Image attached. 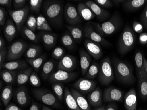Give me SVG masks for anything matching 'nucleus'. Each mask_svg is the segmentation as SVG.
Returning a JSON list of instances; mask_svg holds the SVG:
<instances>
[{
	"mask_svg": "<svg viewBox=\"0 0 147 110\" xmlns=\"http://www.w3.org/2000/svg\"><path fill=\"white\" fill-rule=\"evenodd\" d=\"M12 1L11 0H1L0 4L3 6L11 8L12 7Z\"/></svg>",
	"mask_w": 147,
	"mask_h": 110,
	"instance_id": "53",
	"label": "nucleus"
},
{
	"mask_svg": "<svg viewBox=\"0 0 147 110\" xmlns=\"http://www.w3.org/2000/svg\"><path fill=\"white\" fill-rule=\"evenodd\" d=\"M32 92L35 98L45 105L56 107H59V103L56 97L47 90L36 88L33 89Z\"/></svg>",
	"mask_w": 147,
	"mask_h": 110,
	"instance_id": "7",
	"label": "nucleus"
},
{
	"mask_svg": "<svg viewBox=\"0 0 147 110\" xmlns=\"http://www.w3.org/2000/svg\"><path fill=\"white\" fill-rule=\"evenodd\" d=\"M71 91L81 110H91L89 102L82 93L75 88H71Z\"/></svg>",
	"mask_w": 147,
	"mask_h": 110,
	"instance_id": "21",
	"label": "nucleus"
},
{
	"mask_svg": "<svg viewBox=\"0 0 147 110\" xmlns=\"http://www.w3.org/2000/svg\"><path fill=\"white\" fill-rule=\"evenodd\" d=\"M100 69V64L96 62H93L85 74V78L90 80H94L99 74Z\"/></svg>",
	"mask_w": 147,
	"mask_h": 110,
	"instance_id": "34",
	"label": "nucleus"
},
{
	"mask_svg": "<svg viewBox=\"0 0 147 110\" xmlns=\"http://www.w3.org/2000/svg\"><path fill=\"white\" fill-rule=\"evenodd\" d=\"M28 67L26 61L24 60H17L11 61L8 62L4 63L1 66V69H6L8 70L15 71L18 69H24Z\"/></svg>",
	"mask_w": 147,
	"mask_h": 110,
	"instance_id": "25",
	"label": "nucleus"
},
{
	"mask_svg": "<svg viewBox=\"0 0 147 110\" xmlns=\"http://www.w3.org/2000/svg\"><path fill=\"white\" fill-rule=\"evenodd\" d=\"M97 82L86 78H80L72 85L74 88L82 94H86L94 90L96 88Z\"/></svg>",
	"mask_w": 147,
	"mask_h": 110,
	"instance_id": "9",
	"label": "nucleus"
},
{
	"mask_svg": "<svg viewBox=\"0 0 147 110\" xmlns=\"http://www.w3.org/2000/svg\"><path fill=\"white\" fill-rule=\"evenodd\" d=\"M144 71L147 74V60L144 57Z\"/></svg>",
	"mask_w": 147,
	"mask_h": 110,
	"instance_id": "58",
	"label": "nucleus"
},
{
	"mask_svg": "<svg viewBox=\"0 0 147 110\" xmlns=\"http://www.w3.org/2000/svg\"><path fill=\"white\" fill-rule=\"evenodd\" d=\"M102 91L99 87H97L87 96L89 104L94 107H99L102 105Z\"/></svg>",
	"mask_w": 147,
	"mask_h": 110,
	"instance_id": "20",
	"label": "nucleus"
},
{
	"mask_svg": "<svg viewBox=\"0 0 147 110\" xmlns=\"http://www.w3.org/2000/svg\"><path fill=\"white\" fill-rule=\"evenodd\" d=\"M105 110H117V106L115 103H111L105 107Z\"/></svg>",
	"mask_w": 147,
	"mask_h": 110,
	"instance_id": "55",
	"label": "nucleus"
},
{
	"mask_svg": "<svg viewBox=\"0 0 147 110\" xmlns=\"http://www.w3.org/2000/svg\"><path fill=\"white\" fill-rule=\"evenodd\" d=\"M125 1H122V0H116V1H112L114 2L115 3H116V4H120V3H123Z\"/></svg>",
	"mask_w": 147,
	"mask_h": 110,
	"instance_id": "60",
	"label": "nucleus"
},
{
	"mask_svg": "<svg viewBox=\"0 0 147 110\" xmlns=\"http://www.w3.org/2000/svg\"><path fill=\"white\" fill-rule=\"evenodd\" d=\"M13 94V88L10 85L5 86L2 89L1 95V99L5 107L9 103Z\"/></svg>",
	"mask_w": 147,
	"mask_h": 110,
	"instance_id": "32",
	"label": "nucleus"
},
{
	"mask_svg": "<svg viewBox=\"0 0 147 110\" xmlns=\"http://www.w3.org/2000/svg\"><path fill=\"white\" fill-rule=\"evenodd\" d=\"M63 97L66 105L69 110H81L78 105L76 99L72 94L71 90L68 88H65Z\"/></svg>",
	"mask_w": 147,
	"mask_h": 110,
	"instance_id": "27",
	"label": "nucleus"
},
{
	"mask_svg": "<svg viewBox=\"0 0 147 110\" xmlns=\"http://www.w3.org/2000/svg\"><path fill=\"white\" fill-rule=\"evenodd\" d=\"M64 16L65 20L70 26H75L82 22V18L75 6L67 3L64 9Z\"/></svg>",
	"mask_w": 147,
	"mask_h": 110,
	"instance_id": "11",
	"label": "nucleus"
},
{
	"mask_svg": "<svg viewBox=\"0 0 147 110\" xmlns=\"http://www.w3.org/2000/svg\"><path fill=\"white\" fill-rule=\"evenodd\" d=\"M61 41L62 44L69 49H72L75 47L74 39L71 35L67 33H65L62 36Z\"/></svg>",
	"mask_w": 147,
	"mask_h": 110,
	"instance_id": "41",
	"label": "nucleus"
},
{
	"mask_svg": "<svg viewBox=\"0 0 147 110\" xmlns=\"http://www.w3.org/2000/svg\"><path fill=\"white\" fill-rule=\"evenodd\" d=\"M42 2V0H30V8L31 12L38 14L41 10Z\"/></svg>",
	"mask_w": 147,
	"mask_h": 110,
	"instance_id": "42",
	"label": "nucleus"
},
{
	"mask_svg": "<svg viewBox=\"0 0 147 110\" xmlns=\"http://www.w3.org/2000/svg\"><path fill=\"white\" fill-rule=\"evenodd\" d=\"M147 2V0H126L123 2V5L126 10L133 11L141 8Z\"/></svg>",
	"mask_w": 147,
	"mask_h": 110,
	"instance_id": "29",
	"label": "nucleus"
},
{
	"mask_svg": "<svg viewBox=\"0 0 147 110\" xmlns=\"http://www.w3.org/2000/svg\"><path fill=\"white\" fill-rule=\"evenodd\" d=\"M140 95L144 100L147 98V77H143L138 79Z\"/></svg>",
	"mask_w": 147,
	"mask_h": 110,
	"instance_id": "37",
	"label": "nucleus"
},
{
	"mask_svg": "<svg viewBox=\"0 0 147 110\" xmlns=\"http://www.w3.org/2000/svg\"><path fill=\"white\" fill-rule=\"evenodd\" d=\"M37 30L40 31H52L51 26L48 22L47 20L42 15L40 14L37 17Z\"/></svg>",
	"mask_w": 147,
	"mask_h": 110,
	"instance_id": "33",
	"label": "nucleus"
},
{
	"mask_svg": "<svg viewBox=\"0 0 147 110\" xmlns=\"http://www.w3.org/2000/svg\"><path fill=\"white\" fill-rule=\"evenodd\" d=\"M114 73L119 82L127 85H131L135 82V79L133 69L127 63L118 59L112 60Z\"/></svg>",
	"mask_w": 147,
	"mask_h": 110,
	"instance_id": "2",
	"label": "nucleus"
},
{
	"mask_svg": "<svg viewBox=\"0 0 147 110\" xmlns=\"http://www.w3.org/2000/svg\"><path fill=\"white\" fill-rule=\"evenodd\" d=\"M42 52L41 46L36 45H32L26 50L25 56L27 59H33L41 56Z\"/></svg>",
	"mask_w": 147,
	"mask_h": 110,
	"instance_id": "31",
	"label": "nucleus"
},
{
	"mask_svg": "<svg viewBox=\"0 0 147 110\" xmlns=\"http://www.w3.org/2000/svg\"><path fill=\"white\" fill-rule=\"evenodd\" d=\"M77 11L81 18L85 21H90L95 17L92 11L85 3H79L78 5Z\"/></svg>",
	"mask_w": 147,
	"mask_h": 110,
	"instance_id": "24",
	"label": "nucleus"
},
{
	"mask_svg": "<svg viewBox=\"0 0 147 110\" xmlns=\"http://www.w3.org/2000/svg\"><path fill=\"white\" fill-rule=\"evenodd\" d=\"M45 59V56L43 55H41L36 58L33 59H27L26 61L36 72H38Z\"/></svg>",
	"mask_w": 147,
	"mask_h": 110,
	"instance_id": "39",
	"label": "nucleus"
},
{
	"mask_svg": "<svg viewBox=\"0 0 147 110\" xmlns=\"http://www.w3.org/2000/svg\"><path fill=\"white\" fill-rule=\"evenodd\" d=\"M66 28L70 31L71 35L76 40H81L83 37L82 30L78 26H66Z\"/></svg>",
	"mask_w": 147,
	"mask_h": 110,
	"instance_id": "36",
	"label": "nucleus"
},
{
	"mask_svg": "<svg viewBox=\"0 0 147 110\" xmlns=\"http://www.w3.org/2000/svg\"><path fill=\"white\" fill-rule=\"evenodd\" d=\"M30 8L28 5H26L23 9L13 10L8 9V12L16 25L17 30H21L24 24L26 22L28 16Z\"/></svg>",
	"mask_w": 147,
	"mask_h": 110,
	"instance_id": "6",
	"label": "nucleus"
},
{
	"mask_svg": "<svg viewBox=\"0 0 147 110\" xmlns=\"http://www.w3.org/2000/svg\"><path fill=\"white\" fill-rule=\"evenodd\" d=\"M42 110H53L51 109V108L49 107H48L45 106H43L42 109Z\"/></svg>",
	"mask_w": 147,
	"mask_h": 110,
	"instance_id": "61",
	"label": "nucleus"
},
{
	"mask_svg": "<svg viewBox=\"0 0 147 110\" xmlns=\"http://www.w3.org/2000/svg\"><path fill=\"white\" fill-rule=\"evenodd\" d=\"M44 45L48 48L53 47L57 42V36L55 34L47 31H42L40 34Z\"/></svg>",
	"mask_w": 147,
	"mask_h": 110,
	"instance_id": "26",
	"label": "nucleus"
},
{
	"mask_svg": "<svg viewBox=\"0 0 147 110\" xmlns=\"http://www.w3.org/2000/svg\"><path fill=\"white\" fill-rule=\"evenodd\" d=\"M16 71L6 69H3L1 72V78L7 84H13L16 82Z\"/></svg>",
	"mask_w": 147,
	"mask_h": 110,
	"instance_id": "30",
	"label": "nucleus"
},
{
	"mask_svg": "<svg viewBox=\"0 0 147 110\" xmlns=\"http://www.w3.org/2000/svg\"><path fill=\"white\" fill-rule=\"evenodd\" d=\"M26 0H14L13 1V5L16 10L23 9L25 6Z\"/></svg>",
	"mask_w": 147,
	"mask_h": 110,
	"instance_id": "50",
	"label": "nucleus"
},
{
	"mask_svg": "<svg viewBox=\"0 0 147 110\" xmlns=\"http://www.w3.org/2000/svg\"><path fill=\"white\" fill-rule=\"evenodd\" d=\"M63 4L59 1H45L42 11L45 17L53 26L59 27L63 24Z\"/></svg>",
	"mask_w": 147,
	"mask_h": 110,
	"instance_id": "1",
	"label": "nucleus"
},
{
	"mask_svg": "<svg viewBox=\"0 0 147 110\" xmlns=\"http://www.w3.org/2000/svg\"><path fill=\"white\" fill-rule=\"evenodd\" d=\"M7 11L2 7H0V25L1 26L5 25L7 21Z\"/></svg>",
	"mask_w": 147,
	"mask_h": 110,
	"instance_id": "46",
	"label": "nucleus"
},
{
	"mask_svg": "<svg viewBox=\"0 0 147 110\" xmlns=\"http://www.w3.org/2000/svg\"><path fill=\"white\" fill-rule=\"evenodd\" d=\"M29 110H39L38 106L36 103L33 102Z\"/></svg>",
	"mask_w": 147,
	"mask_h": 110,
	"instance_id": "57",
	"label": "nucleus"
},
{
	"mask_svg": "<svg viewBox=\"0 0 147 110\" xmlns=\"http://www.w3.org/2000/svg\"><path fill=\"white\" fill-rule=\"evenodd\" d=\"M32 72L33 69L31 67H28L19 72L16 75V84L20 86L25 84L29 80L30 77Z\"/></svg>",
	"mask_w": 147,
	"mask_h": 110,
	"instance_id": "28",
	"label": "nucleus"
},
{
	"mask_svg": "<svg viewBox=\"0 0 147 110\" xmlns=\"http://www.w3.org/2000/svg\"><path fill=\"white\" fill-rule=\"evenodd\" d=\"M26 26L35 32L37 30V17L33 15H30L26 22Z\"/></svg>",
	"mask_w": 147,
	"mask_h": 110,
	"instance_id": "43",
	"label": "nucleus"
},
{
	"mask_svg": "<svg viewBox=\"0 0 147 110\" xmlns=\"http://www.w3.org/2000/svg\"><path fill=\"white\" fill-rule=\"evenodd\" d=\"M95 2L100 6L104 8H111L113 6L112 2L110 0H95Z\"/></svg>",
	"mask_w": 147,
	"mask_h": 110,
	"instance_id": "48",
	"label": "nucleus"
},
{
	"mask_svg": "<svg viewBox=\"0 0 147 110\" xmlns=\"http://www.w3.org/2000/svg\"><path fill=\"white\" fill-rule=\"evenodd\" d=\"M85 3L91 9L97 18L100 20L103 21L106 20L110 16V13L109 11L103 9L95 1H89Z\"/></svg>",
	"mask_w": 147,
	"mask_h": 110,
	"instance_id": "16",
	"label": "nucleus"
},
{
	"mask_svg": "<svg viewBox=\"0 0 147 110\" xmlns=\"http://www.w3.org/2000/svg\"><path fill=\"white\" fill-rule=\"evenodd\" d=\"M14 97L16 102L21 106H25L28 103L29 95L28 89L24 86H20L16 90Z\"/></svg>",
	"mask_w": 147,
	"mask_h": 110,
	"instance_id": "18",
	"label": "nucleus"
},
{
	"mask_svg": "<svg viewBox=\"0 0 147 110\" xmlns=\"http://www.w3.org/2000/svg\"><path fill=\"white\" fill-rule=\"evenodd\" d=\"M21 33L23 36L33 43H38L39 42V37L38 36L26 26H24L22 27Z\"/></svg>",
	"mask_w": 147,
	"mask_h": 110,
	"instance_id": "35",
	"label": "nucleus"
},
{
	"mask_svg": "<svg viewBox=\"0 0 147 110\" xmlns=\"http://www.w3.org/2000/svg\"><path fill=\"white\" fill-rule=\"evenodd\" d=\"M84 45L88 53L96 60L100 59L103 56V50L100 44L86 39Z\"/></svg>",
	"mask_w": 147,
	"mask_h": 110,
	"instance_id": "14",
	"label": "nucleus"
},
{
	"mask_svg": "<svg viewBox=\"0 0 147 110\" xmlns=\"http://www.w3.org/2000/svg\"><path fill=\"white\" fill-rule=\"evenodd\" d=\"M103 100L105 102H122L124 97V93L119 88L110 86L105 88L103 93Z\"/></svg>",
	"mask_w": 147,
	"mask_h": 110,
	"instance_id": "12",
	"label": "nucleus"
},
{
	"mask_svg": "<svg viewBox=\"0 0 147 110\" xmlns=\"http://www.w3.org/2000/svg\"><path fill=\"white\" fill-rule=\"evenodd\" d=\"M77 76L76 73L66 72L58 70L57 72L51 74L49 77V81L51 83H61L67 82L72 81Z\"/></svg>",
	"mask_w": 147,
	"mask_h": 110,
	"instance_id": "10",
	"label": "nucleus"
},
{
	"mask_svg": "<svg viewBox=\"0 0 147 110\" xmlns=\"http://www.w3.org/2000/svg\"><path fill=\"white\" fill-rule=\"evenodd\" d=\"M83 33L85 37L93 42L104 45H109V42L95 31L90 22L87 23L85 25L83 29Z\"/></svg>",
	"mask_w": 147,
	"mask_h": 110,
	"instance_id": "13",
	"label": "nucleus"
},
{
	"mask_svg": "<svg viewBox=\"0 0 147 110\" xmlns=\"http://www.w3.org/2000/svg\"><path fill=\"white\" fill-rule=\"evenodd\" d=\"M53 91L55 93L58 100L60 101H62L64 97V86L61 83H53L52 85Z\"/></svg>",
	"mask_w": 147,
	"mask_h": 110,
	"instance_id": "40",
	"label": "nucleus"
},
{
	"mask_svg": "<svg viewBox=\"0 0 147 110\" xmlns=\"http://www.w3.org/2000/svg\"><path fill=\"white\" fill-rule=\"evenodd\" d=\"M55 63L53 60L47 61L44 64L42 69V75L44 79H46L51 75L50 74L54 68Z\"/></svg>",
	"mask_w": 147,
	"mask_h": 110,
	"instance_id": "38",
	"label": "nucleus"
},
{
	"mask_svg": "<svg viewBox=\"0 0 147 110\" xmlns=\"http://www.w3.org/2000/svg\"><path fill=\"white\" fill-rule=\"evenodd\" d=\"M135 34L130 26H127L122 32L118 44V50L122 56L127 53L134 47Z\"/></svg>",
	"mask_w": 147,
	"mask_h": 110,
	"instance_id": "3",
	"label": "nucleus"
},
{
	"mask_svg": "<svg viewBox=\"0 0 147 110\" xmlns=\"http://www.w3.org/2000/svg\"><path fill=\"white\" fill-rule=\"evenodd\" d=\"M121 23V20L119 15L115 13L112 17L103 24L92 23V25L95 31L100 36L104 37L105 35L113 34L118 29Z\"/></svg>",
	"mask_w": 147,
	"mask_h": 110,
	"instance_id": "4",
	"label": "nucleus"
},
{
	"mask_svg": "<svg viewBox=\"0 0 147 110\" xmlns=\"http://www.w3.org/2000/svg\"><path fill=\"white\" fill-rule=\"evenodd\" d=\"M139 42L141 44L145 45L147 44V33H142L139 37Z\"/></svg>",
	"mask_w": 147,
	"mask_h": 110,
	"instance_id": "52",
	"label": "nucleus"
},
{
	"mask_svg": "<svg viewBox=\"0 0 147 110\" xmlns=\"http://www.w3.org/2000/svg\"><path fill=\"white\" fill-rule=\"evenodd\" d=\"M79 55L82 74L83 76H85L90 66L92 61L91 57L88 52L83 49L79 50Z\"/></svg>",
	"mask_w": 147,
	"mask_h": 110,
	"instance_id": "19",
	"label": "nucleus"
},
{
	"mask_svg": "<svg viewBox=\"0 0 147 110\" xmlns=\"http://www.w3.org/2000/svg\"><path fill=\"white\" fill-rule=\"evenodd\" d=\"M144 57L140 51H138L135 54V62L138 80L143 77H147V74L144 68Z\"/></svg>",
	"mask_w": 147,
	"mask_h": 110,
	"instance_id": "22",
	"label": "nucleus"
},
{
	"mask_svg": "<svg viewBox=\"0 0 147 110\" xmlns=\"http://www.w3.org/2000/svg\"><path fill=\"white\" fill-rule=\"evenodd\" d=\"M76 66V59L74 56L66 55L59 60L57 69L66 72H71Z\"/></svg>",
	"mask_w": 147,
	"mask_h": 110,
	"instance_id": "15",
	"label": "nucleus"
},
{
	"mask_svg": "<svg viewBox=\"0 0 147 110\" xmlns=\"http://www.w3.org/2000/svg\"><path fill=\"white\" fill-rule=\"evenodd\" d=\"M16 25L11 19L7 20L4 29V34L6 40L10 43L14 39L16 34Z\"/></svg>",
	"mask_w": 147,
	"mask_h": 110,
	"instance_id": "23",
	"label": "nucleus"
},
{
	"mask_svg": "<svg viewBox=\"0 0 147 110\" xmlns=\"http://www.w3.org/2000/svg\"><path fill=\"white\" fill-rule=\"evenodd\" d=\"M141 20L142 24L147 29V5L145 6L144 10L141 15Z\"/></svg>",
	"mask_w": 147,
	"mask_h": 110,
	"instance_id": "51",
	"label": "nucleus"
},
{
	"mask_svg": "<svg viewBox=\"0 0 147 110\" xmlns=\"http://www.w3.org/2000/svg\"><path fill=\"white\" fill-rule=\"evenodd\" d=\"M133 29L138 34H142L144 30V26L142 24L138 21H134L133 24Z\"/></svg>",
	"mask_w": 147,
	"mask_h": 110,
	"instance_id": "47",
	"label": "nucleus"
},
{
	"mask_svg": "<svg viewBox=\"0 0 147 110\" xmlns=\"http://www.w3.org/2000/svg\"><path fill=\"white\" fill-rule=\"evenodd\" d=\"M65 51L63 48L61 47L55 48L52 53V56L53 58L57 60H61L65 55Z\"/></svg>",
	"mask_w": 147,
	"mask_h": 110,
	"instance_id": "44",
	"label": "nucleus"
},
{
	"mask_svg": "<svg viewBox=\"0 0 147 110\" xmlns=\"http://www.w3.org/2000/svg\"><path fill=\"white\" fill-rule=\"evenodd\" d=\"M98 79L101 85L108 86L115 79L114 73L110 58L106 57L100 63Z\"/></svg>",
	"mask_w": 147,
	"mask_h": 110,
	"instance_id": "5",
	"label": "nucleus"
},
{
	"mask_svg": "<svg viewBox=\"0 0 147 110\" xmlns=\"http://www.w3.org/2000/svg\"><path fill=\"white\" fill-rule=\"evenodd\" d=\"M124 106L126 110H136L137 97L136 90L132 88L124 96Z\"/></svg>",
	"mask_w": 147,
	"mask_h": 110,
	"instance_id": "17",
	"label": "nucleus"
},
{
	"mask_svg": "<svg viewBox=\"0 0 147 110\" xmlns=\"http://www.w3.org/2000/svg\"><path fill=\"white\" fill-rule=\"evenodd\" d=\"M139 110H142V109H139Z\"/></svg>",
	"mask_w": 147,
	"mask_h": 110,
	"instance_id": "62",
	"label": "nucleus"
},
{
	"mask_svg": "<svg viewBox=\"0 0 147 110\" xmlns=\"http://www.w3.org/2000/svg\"><path fill=\"white\" fill-rule=\"evenodd\" d=\"M28 49V45L23 40H17L9 45L8 48L7 60L14 61L21 57Z\"/></svg>",
	"mask_w": 147,
	"mask_h": 110,
	"instance_id": "8",
	"label": "nucleus"
},
{
	"mask_svg": "<svg viewBox=\"0 0 147 110\" xmlns=\"http://www.w3.org/2000/svg\"><path fill=\"white\" fill-rule=\"evenodd\" d=\"M5 110H23L15 104L11 103L6 107Z\"/></svg>",
	"mask_w": 147,
	"mask_h": 110,
	"instance_id": "54",
	"label": "nucleus"
},
{
	"mask_svg": "<svg viewBox=\"0 0 147 110\" xmlns=\"http://www.w3.org/2000/svg\"><path fill=\"white\" fill-rule=\"evenodd\" d=\"M6 47V46L4 38L1 36L0 37V50L3 49Z\"/></svg>",
	"mask_w": 147,
	"mask_h": 110,
	"instance_id": "56",
	"label": "nucleus"
},
{
	"mask_svg": "<svg viewBox=\"0 0 147 110\" xmlns=\"http://www.w3.org/2000/svg\"><path fill=\"white\" fill-rule=\"evenodd\" d=\"M94 110H105V106H101L99 107H96Z\"/></svg>",
	"mask_w": 147,
	"mask_h": 110,
	"instance_id": "59",
	"label": "nucleus"
},
{
	"mask_svg": "<svg viewBox=\"0 0 147 110\" xmlns=\"http://www.w3.org/2000/svg\"><path fill=\"white\" fill-rule=\"evenodd\" d=\"M8 53V50L7 49L6 47L0 50V66H1L6 58L7 59Z\"/></svg>",
	"mask_w": 147,
	"mask_h": 110,
	"instance_id": "49",
	"label": "nucleus"
},
{
	"mask_svg": "<svg viewBox=\"0 0 147 110\" xmlns=\"http://www.w3.org/2000/svg\"><path fill=\"white\" fill-rule=\"evenodd\" d=\"M30 83L34 87H39L41 85V82L38 74L34 72H32L30 77Z\"/></svg>",
	"mask_w": 147,
	"mask_h": 110,
	"instance_id": "45",
	"label": "nucleus"
}]
</instances>
